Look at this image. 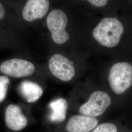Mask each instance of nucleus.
<instances>
[{"mask_svg":"<svg viewBox=\"0 0 132 132\" xmlns=\"http://www.w3.org/2000/svg\"><path fill=\"white\" fill-rule=\"evenodd\" d=\"M50 0H28L22 10L23 19L33 22L47 17L51 10Z\"/></svg>","mask_w":132,"mask_h":132,"instance_id":"6e6552de","label":"nucleus"},{"mask_svg":"<svg viewBox=\"0 0 132 132\" xmlns=\"http://www.w3.org/2000/svg\"><path fill=\"white\" fill-rule=\"evenodd\" d=\"M83 15L84 35H89L102 47H117L125 35L132 31V18L127 15Z\"/></svg>","mask_w":132,"mask_h":132,"instance_id":"f257e3e1","label":"nucleus"},{"mask_svg":"<svg viewBox=\"0 0 132 132\" xmlns=\"http://www.w3.org/2000/svg\"><path fill=\"white\" fill-rule=\"evenodd\" d=\"M51 113L49 119L52 122H61L66 118L68 103L66 99L60 98L52 101L49 105Z\"/></svg>","mask_w":132,"mask_h":132,"instance_id":"f8f14e48","label":"nucleus"},{"mask_svg":"<svg viewBox=\"0 0 132 132\" xmlns=\"http://www.w3.org/2000/svg\"><path fill=\"white\" fill-rule=\"evenodd\" d=\"M81 13L66 5L50 10L46 24L53 42L63 45L73 36L84 35V17Z\"/></svg>","mask_w":132,"mask_h":132,"instance_id":"f03ea898","label":"nucleus"},{"mask_svg":"<svg viewBox=\"0 0 132 132\" xmlns=\"http://www.w3.org/2000/svg\"><path fill=\"white\" fill-rule=\"evenodd\" d=\"M65 5L83 14L115 15L120 8L119 0H65Z\"/></svg>","mask_w":132,"mask_h":132,"instance_id":"7ed1b4c3","label":"nucleus"},{"mask_svg":"<svg viewBox=\"0 0 132 132\" xmlns=\"http://www.w3.org/2000/svg\"><path fill=\"white\" fill-rule=\"evenodd\" d=\"M111 104L110 96L104 92L98 90L90 95L89 99L79 108L82 114L93 117L102 114Z\"/></svg>","mask_w":132,"mask_h":132,"instance_id":"39448f33","label":"nucleus"},{"mask_svg":"<svg viewBox=\"0 0 132 132\" xmlns=\"http://www.w3.org/2000/svg\"><path fill=\"white\" fill-rule=\"evenodd\" d=\"M92 132H118V129L112 123H104L99 125Z\"/></svg>","mask_w":132,"mask_h":132,"instance_id":"4468645a","label":"nucleus"},{"mask_svg":"<svg viewBox=\"0 0 132 132\" xmlns=\"http://www.w3.org/2000/svg\"><path fill=\"white\" fill-rule=\"evenodd\" d=\"M10 79L6 76H0V103L3 102L7 94Z\"/></svg>","mask_w":132,"mask_h":132,"instance_id":"ddd939ff","label":"nucleus"},{"mask_svg":"<svg viewBox=\"0 0 132 132\" xmlns=\"http://www.w3.org/2000/svg\"><path fill=\"white\" fill-rule=\"evenodd\" d=\"M5 14V10L4 6L0 2V20H2L4 18Z\"/></svg>","mask_w":132,"mask_h":132,"instance_id":"2eb2a0df","label":"nucleus"},{"mask_svg":"<svg viewBox=\"0 0 132 132\" xmlns=\"http://www.w3.org/2000/svg\"><path fill=\"white\" fill-rule=\"evenodd\" d=\"M108 80L113 93L122 94L132 85V65L126 62L114 64L109 72Z\"/></svg>","mask_w":132,"mask_h":132,"instance_id":"20e7f679","label":"nucleus"},{"mask_svg":"<svg viewBox=\"0 0 132 132\" xmlns=\"http://www.w3.org/2000/svg\"><path fill=\"white\" fill-rule=\"evenodd\" d=\"M35 66L31 62L20 58H13L3 62L0 71L4 74L13 77H27L33 74Z\"/></svg>","mask_w":132,"mask_h":132,"instance_id":"0eeeda50","label":"nucleus"},{"mask_svg":"<svg viewBox=\"0 0 132 132\" xmlns=\"http://www.w3.org/2000/svg\"><path fill=\"white\" fill-rule=\"evenodd\" d=\"M120 7H121L122 6H123L125 3L132 4V0H120Z\"/></svg>","mask_w":132,"mask_h":132,"instance_id":"dca6fc26","label":"nucleus"},{"mask_svg":"<svg viewBox=\"0 0 132 132\" xmlns=\"http://www.w3.org/2000/svg\"><path fill=\"white\" fill-rule=\"evenodd\" d=\"M5 122L10 130L19 131L27 126L28 120L20 107L12 104L9 105L5 109Z\"/></svg>","mask_w":132,"mask_h":132,"instance_id":"1a4fd4ad","label":"nucleus"},{"mask_svg":"<svg viewBox=\"0 0 132 132\" xmlns=\"http://www.w3.org/2000/svg\"><path fill=\"white\" fill-rule=\"evenodd\" d=\"M94 117L86 115H76L69 120L66 129L68 132H89L98 124Z\"/></svg>","mask_w":132,"mask_h":132,"instance_id":"9d476101","label":"nucleus"},{"mask_svg":"<svg viewBox=\"0 0 132 132\" xmlns=\"http://www.w3.org/2000/svg\"><path fill=\"white\" fill-rule=\"evenodd\" d=\"M48 68L52 75L63 81L71 80L75 75L74 62L61 53H55L50 57Z\"/></svg>","mask_w":132,"mask_h":132,"instance_id":"423d86ee","label":"nucleus"},{"mask_svg":"<svg viewBox=\"0 0 132 132\" xmlns=\"http://www.w3.org/2000/svg\"><path fill=\"white\" fill-rule=\"evenodd\" d=\"M19 90L28 103H34L37 101L43 94V90L40 85L28 80L21 82L19 86Z\"/></svg>","mask_w":132,"mask_h":132,"instance_id":"9b49d317","label":"nucleus"}]
</instances>
